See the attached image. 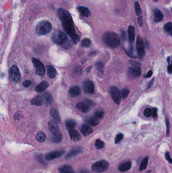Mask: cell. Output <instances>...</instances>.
Here are the masks:
<instances>
[{"instance_id":"obj_1","label":"cell","mask_w":172,"mask_h":173,"mask_svg":"<svg viewBox=\"0 0 172 173\" xmlns=\"http://www.w3.org/2000/svg\"><path fill=\"white\" fill-rule=\"evenodd\" d=\"M58 15L62 22L63 30L72 39L73 43L75 45L77 44L80 40V38L76 33L73 19L70 14L67 10L63 8H60L58 11Z\"/></svg>"},{"instance_id":"obj_2","label":"cell","mask_w":172,"mask_h":173,"mask_svg":"<svg viewBox=\"0 0 172 173\" xmlns=\"http://www.w3.org/2000/svg\"><path fill=\"white\" fill-rule=\"evenodd\" d=\"M52 40L54 43L60 45L65 49H69L73 46V41L65 33L60 30H57L53 33Z\"/></svg>"},{"instance_id":"obj_3","label":"cell","mask_w":172,"mask_h":173,"mask_svg":"<svg viewBox=\"0 0 172 173\" xmlns=\"http://www.w3.org/2000/svg\"><path fill=\"white\" fill-rule=\"evenodd\" d=\"M103 40L106 44L111 48H117L120 45V39L119 35L112 32L105 33L103 36Z\"/></svg>"},{"instance_id":"obj_4","label":"cell","mask_w":172,"mask_h":173,"mask_svg":"<svg viewBox=\"0 0 172 173\" xmlns=\"http://www.w3.org/2000/svg\"><path fill=\"white\" fill-rule=\"evenodd\" d=\"M52 30V25L49 22L43 21L39 22L35 27L36 33L39 36H44L50 33Z\"/></svg>"},{"instance_id":"obj_5","label":"cell","mask_w":172,"mask_h":173,"mask_svg":"<svg viewBox=\"0 0 172 173\" xmlns=\"http://www.w3.org/2000/svg\"><path fill=\"white\" fill-rule=\"evenodd\" d=\"M109 168V163L108 162L105 160H102L93 163L92 166V170L94 173H100L106 171Z\"/></svg>"},{"instance_id":"obj_6","label":"cell","mask_w":172,"mask_h":173,"mask_svg":"<svg viewBox=\"0 0 172 173\" xmlns=\"http://www.w3.org/2000/svg\"><path fill=\"white\" fill-rule=\"evenodd\" d=\"M32 61L36 69L35 73L41 78H43L46 73V68L44 65L41 61L36 58H32Z\"/></svg>"},{"instance_id":"obj_7","label":"cell","mask_w":172,"mask_h":173,"mask_svg":"<svg viewBox=\"0 0 172 173\" xmlns=\"http://www.w3.org/2000/svg\"><path fill=\"white\" fill-rule=\"evenodd\" d=\"M9 77L12 82H18L21 78V75L20 73L19 69L18 66L16 65H14L12 66L9 71Z\"/></svg>"},{"instance_id":"obj_8","label":"cell","mask_w":172,"mask_h":173,"mask_svg":"<svg viewBox=\"0 0 172 173\" xmlns=\"http://www.w3.org/2000/svg\"><path fill=\"white\" fill-rule=\"evenodd\" d=\"M93 105V102L89 100H87L84 102H79L76 105V107L79 110L84 113H88L90 111Z\"/></svg>"},{"instance_id":"obj_9","label":"cell","mask_w":172,"mask_h":173,"mask_svg":"<svg viewBox=\"0 0 172 173\" xmlns=\"http://www.w3.org/2000/svg\"><path fill=\"white\" fill-rule=\"evenodd\" d=\"M136 49L140 58H142L145 55V44L142 38L138 36L136 41Z\"/></svg>"},{"instance_id":"obj_10","label":"cell","mask_w":172,"mask_h":173,"mask_svg":"<svg viewBox=\"0 0 172 173\" xmlns=\"http://www.w3.org/2000/svg\"><path fill=\"white\" fill-rule=\"evenodd\" d=\"M110 94L112 99L117 104H119L121 101V93L118 88L112 87L110 90Z\"/></svg>"},{"instance_id":"obj_11","label":"cell","mask_w":172,"mask_h":173,"mask_svg":"<svg viewBox=\"0 0 172 173\" xmlns=\"http://www.w3.org/2000/svg\"><path fill=\"white\" fill-rule=\"evenodd\" d=\"M64 153H65V151L63 150H56V151L49 152L46 154L44 156V158L47 160H52L59 158L61 157Z\"/></svg>"},{"instance_id":"obj_12","label":"cell","mask_w":172,"mask_h":173,"mask_svg":"<svg viewBox=\"0 0 172 173\" xmlns=\"http://www.w3.org/2000/svg\"><path fill=\"white\" fill-rule=\"evenodd\" d=\"M83 90L86 93L94 94L95 92V87L94 82L90 80L85 81L83 83Z\"/></svg>"},{"instance_id":"obj_13","label":"cell","mask_w":172,"mask_h":173,"mask_svg":"<svg viewBox=\"0 0 172 173\" xmlns=\"http://www.w3.org/2000/svg\"><path fill=\"white\" fill-rule=\"evenodd\" d=\"M141 74V69L138 66H131L128 69V75L130 78H137L140 76Z\"/></svg>"},{"instance_id":"obj_14","label":"cell","mask_w":172,"mask_h":173,"mask_svg":"<svg viewBox=\"0 0 172 173\" xmlns=\"http://www.w3.org/2000/svg\"><path fill=\"white\" fill-rule=\"evenodd\" d=\"M49 128L52 134H55L60 132L59 128L57 122L55 120H51L48 124Z\"/></svg>"},{"instance_id":"obj_15","label":"cell","mask_w":172,"mask_h":173,"mask_svg":"<svg viewBox=\"0 0 172 173\" xmlns=\"http://www.w3.org/2000/svg\"><path fill=\"white\" fill-rule=\"evenodd\" d=\"M69 134L71 140L74 142L78 141L81 138L80 134L75 129H72L69 130Z\"/></svg>"},{"instance_id":"obj_16","label":"cell","mask_w":172,"mask_h":173,"mask_svg":"<svg viewBox=\"0 0 172 173\" xmlns=\"http://www.w3.org/2000/svg\"><path fill=\"white\" fill-rule=\"evenodd\" d=\"M83 150L81 148H75L72 149L66 155L65 158L68 159V158H71L72 157L81 154L83 153Z\"/></svg>"},{"instance_id":"obj_17","label":"cell","mask_w":172,"mask_h":173,"mask_svg":"<svg viewBox=\"0 0 172 173\" xmlns=\"http://www.w3.org/2000/svg\"><path fill=\"white\" fill-rule=\"evenodd\" d=\"M131 165H132V163L130 161L122 163L119 165L118 170L119 171L122 172L127 171L131 168Z\"/></svg>"},{"instance_id":"obj_18","label":"cell","mask_w":172,"mask_h":173,"mask_svg":"<svg viewBox=\"0 0 172 173\" xmlns=\"http://www.w3.org/2000/svg\"><path fill=\"white\" fill-rule=\"evenodd\" d=\"M80 130L82 135L84 136H87L93 132V129L92 127L86 124H84L81 126Z\"/></svg>"},{"instance_id":"obj_19","label":"cell","mask_w":172,"mask_h":173,"mask_svg":"<svg viewBox=\"0 0 172 173\" xmlns=\"http://www.w3.org/2000/svg\"><path fill=\"white\" fill-rule=\"evenodd\" d=\"M60 173H76L74 169L70 165H63L59 169Z\"/></svg>"},{"instance_id":"obj_20","label":"cell","mask_w":172,"mask_h":173,"mask_svg":"<svg viewBox=\"0 0 172 173\" xmlns=\"http://www.w3.org/2000/svg\"><path fill=\"white\" fill-rule=\"evenodd\" d=\"M49 85L47 81H43L35 88V90L38 93L42 92L48 88Z\"/></svg>"},{"instance_id":"obj_21","label":"cell","mask_w":172,"mask_h":173,"mask_svg":"<svg viewBox=\"0 0 172 173\" xmlns=\"http://www.w3.org/2000/svg\"><path fill=\"white\" fill-rule=\"evenodd\" d=\"M69 92L71 96H72L73 97H77L80 94V88L78 86H74L71 88Z\"/></svg>"},{"instance_id":"obj_22","label":"cell","mask_w":172,"mask_h":173,"mask_svg":"<svg viewBox=\"0 0 172 173\" xmlns=\"http://www.w3.org/2000/svg\"><path fill=\"white\" fill-rule=\"evenodd\" d=\"M87 122L92 126H95L97 125L100 122V119L94 114L92 117H89L87 119Z\"/></svg>"},{"instance_id":"obj_23","label":"cell","mask_w":172,"mask_h":173,"mask_svg":"<svg viewBox=\"0 0 172 173\" xmlns=\"http://www.w3.org/2000/svg\"><path fill=\"white\" fill-rule=\"evenodd\" d=\"M62 134L60 132L55 134H53L52 136H51V138H50L51 141L54 143H60L62 141Z\"/></svg>"},{"instance_id":"obj_24","label":"cell","mask_w":172,"mask_h":173,"mask_svg":"<svg viewBox=\"0 0 172 173\" xmlns=\"http://www.w3.org/2000/svg\"><path fill=\"white\" fill-rule=\"evenodd\" d=\"M47 74H48L49 77L51 79H54L57 75V71H56V69L51 65H47Z\"/></svg>"},{"instance_id":"obj_25","label":"cell","mask_w":172,"mask_h":173,"mask_svg":"<svg viewBox=\"0 0 172 173\" xmlns=\"http://www.w3.org/2000/svg\"><path fill=\"white\" fill-rule=\"evenodd\" d=\"M128 36L130 42L133 43L135 41V28L133 26H129L128 30Z\"/></svg>"},{"instance_id":"obj_26","label":"cell","mask_w":172,"mask_h":173,"mask_svg":"<svg viewBox=\"0 0 172 173\" xmlns=\"http://www.w3.org/2000/svg\"><path fill=\"white\" fill-rule=\"evenodd\" d=\"M77 10L80 12V13L84 17H89L90 15V12L87 7L83 6H79L77 7Z\"/></svg>"},{"instance_id":"obj_27","label":"cell","mask_w":172,"mask_h":173,"mask_svg":"<svg viewBox=\"0 0 172 173\" xmlns=\"http://www.w3.org/2000/svg\"><path fill=\"white\" fill-rule=\"evenodd\" d=\"M154 21L156 22H159L163 19L164 15L160 10L156 9L154 10Z\"/></svg>"},{"instance_id":"obj_28","label":"cell","mask_w":172,"mask_h":173,"mask_svg":"<svg viewBox=\"0 0 172 173\" xmlns=\"http://www.w3.org/2000/svg\"><path fill=\"white\" fill-rule=\"evenodd\" d=\"M43 98L41 96H36L33 98L31 101L30 103L33 105L36 106H41L43 105Z\"/></svg>"},{"instance_id":"obj_29","label":"cell","mask_w":172,"mask_h":173,"mask_svg":"<svg viewBox=\"0 0 172 173\" xmlns=\"http://www.w3.org/2000/svg\"><path fill=\"white\" fill-rule=\"evenodd\" d=\"M43 100L47 105H50L53 102V97L49 93H46L43 96Z\"/></svg>"},{"instance_id":"obj_30","label":"cell","mask_w":172,"mask_h":173,"mask_svg":"<svg viewBox=\"0 0 172 173\" xmlns=\"http://www.w3.org/2000/svg\"><path fill=\"white\" fill-rule=\"evenodd\" d=\"M50 114H51V116L54 118L56 122H60L61 121V118L59 115V112H58L57 109H51Z\"/></svg>"},{"instance_id":"obj_31","label":"cell","mask_w":172,"mask_h":173,"mask_svg":"<svg viewBox=\"0 0 172 173\" xmlns=\"http://www.w3.org/2000/svg\"><path fill=\"white\" fill-rule=\"evenodd\" d=\"M164 31L167 33L168 35L172 36V23L171 22H169L166 23L164 25Z\"/></svg>"},{"instance_id":"obj_32","label":"cell","mask_w":172,"mask_h":173,"mask_svg":"<svg viewBox=\"0 0 172 173\" xmlns=\"http://www.w3.org/2000/svg\"><path fill=\"white\" fill-rule=\"evenodd\" d=\"M36 138L39 142H44L46 139V134L42 131H39L36 134Z\"/></svg>"},{"instance_id":"obj_33","label":"cell","mask_w":172,"mask_h":173,"mask_svg":"<svg viewBox=\"0 0 172 173\" xmlns=\"http://www.w3.org/2000/svg\"><path fill=\"white\" fill-rule=\"evenodd\" d=\"M66 127L68 130L74 129L76 126V122L74 120H68L66 122Z\"/></svg>"},{"instance_id":"obj_34","label":"cell","mask_w":172,"mask_h":173,"mask_svg":"<svg viewBox=\"0 0 172 173\" xmlns=\"http://www.w3.org/2000/svg\"><path fill=\"white\" fill-rule=\"evenodd\" d=\"M96 68H97V71H98V75L99 76H102L103 74V69L104 66L103 65L101 62H97L95 65Z\"/></svg>"},{"instance_id":"obj_35","label":"cell","mask_w":172,"mask_h":173,"mask_svg":"<svg viewBox=\"0 0 172 173\" xmlns=\"http://www.w3.org/2000/svg\"><path fill=\"white\" fill-rule=\"evenodd\" d=\"M148 157H144L140 163V169H139L140 171H142L146 169L147 166H148Z\"/></svg>"},{"instance_id":"obj_36","label":"cell","mask_w":172,"mask_h":173,"mask_svg":"<svg viewBox=\"0 0 172 173\" xmlns=\"http://www.w3.org/2000/svg\"><path fill=\"white\" fill-rule=\"evenodd\" d=\"M135 9L136 15H137L138 17L141 16V14H142V11H141L140 4L138 2L135 3Z\"/></svg>"},{"instance_id":"obj_37","label":"cell","mask_w":172,"mask_h":173,"mask_svg":"<svg viewBox=\"0 0 172 173\" xmlns=\"http://www.w3.org/2000/svg\"><path fill=\"white\" fill-rule=\"evenodd\" d=\"M91 44H92V42L88 38L84 39L83 40H82V42H81V45H82V47H85V48H87V47L90 46Z\"/></svg>"},{"instance_id":"obj_38","label":"cell","mask_w":172,"mask_h":173,"mask_svg":"<svg viewBox=\"0 0 172 173\" xmlns=\"http://www.w3.org/2000/svg\"><path fill=\"white\" fill-rule=\"evenodd\" d=\"M95 146L98 149H100L103 148L104 147L105 143L102 140L97 139V140L95 141Z\"/></svg>"},{"instance_id":"obj_39","label":"cell","mask_w":172,"mask_h":173,"mask_svg":"<svg viewBox=\"0 0 172 173\" xmlns=\"http://www.w3.org/2000/svg\"><path fill=\"white\" fill-rule=\"evenodd\" d=\"M143 114L145 117H150L151 115H152V111L149 108H146L144 109Z\"/></svg>"},{"instance_id":"obj_40","label":"cell","mask_w":172,"mask_h":173,"mask_svg":"<svg viewBox=\"0 0 172 173\" xmlns=\"http://www.w3.org/2000/svg\"><path fill=\"white\" fill-rule=\"evenodd\" d=\"M129 90H128V89H123V90L122 91V97L124 99L126 98L127 97L128 95H129Z\"/></svg>"},{"instance_id":"obj_41","label":"cell","mask_w":172,"mask_h":173,"mask_svg":"<svg viewBox=\"0 0 172 173\" xmlns=\"http://www.w3.org/2000/svg\"><path fill=\"white\" fill-rule=\"evenodd\" d=\"M124 138V135L121 133L119 134L116 136V137L115 139V143L116 144L120 142V141H121Z\"/></svg>"},{"instance_id":"obj_42","label":"cell","mask_w":172,"mask_h":173,"mask_svg":"<svg viewBox=\"0 0 172 173\" xmlns=\"http://www.w3.org/2000/svg\"><path fill=\"white\" fill-rule=\"evenodd\" d=\"M23 117V114L19 111L16 112L15 115H14V119L15 120H20L22 119Z\"/></svg>"},{"instance_id":"obj_43","label":"cell","mask_w":172,"mask_h":173,"mask_svg":"<svg viewBox=\"0 0 172 173\" xmlns=\"http://www.w3.org/2000/svg\"><path fill=\"white\" fill-rule=\"evenodd\" d=\"M35 158H36V160H38V162H40L42 164H44L45 163L44 160H43L42 154H36V156H35Z\"/></svg>"},{"instance_id":"obj_44","label":"cell","mask_w":172,"mask_h":173,"mask_svg":"<svg viewBox=\"0 0 172 173\" xmlns=\"http://www.w3.org/2000/svg\"><path fill=\"white\" fill-rule=\"evenodd\" d=\"M166 127H167V136L168 137L169 136L170 134V123H169V119L166 118Z\"/></svg>"},{"instance_id":"obj_45","label":"cell","mask_w":172,"mask_h":173,"mask_svg":"<svg viewBox=\"0 0 172 173\" xmlns=\"http://www.w3.org/2000/svg\"><path fill=\"white\" fill-rule=\"evenodd\" d=\"M151 111H152V115H153V118L156 119V117H157V109L154 107L151 109Z\"/></svg>"},{"instance_id":"obj_46","label":"cell","mask_w":172,"mask_h":173,"mask_svg":"<svg viewBox=\"0 0 172 173\" xmlns=\"http://www.w3.org/2000/svg\"><path fill=\"white\" fill-rule=\"evenodd\" d=\"M165 157L168 162H169V163H172V159L170 155L169 152H167L166 154H165Z\"/></svg>"},{"instance_id":"obj_47","label":"cell","mask_w":172,"mask_h":173,"mask_svg":"<svg viewBox=\"0 0 172 173\" xmlns=\"http://www.w3.org/2000/svg\"><path fill=\"white\" fill-rule=\"evenodd\" d=\"M23 86L25 88H27L30 87L31 85V82L30 80H25L22 83Z\"/></svg>"},{"instance_id":"obj_48","label":"cell","mask_w":172,"mask_h":173,"mask_svg":"<svg viewBox=\"0 0 172 173\" xmlns=\"http://www.w3.org/2000/svg\"><path fill=\"white\" fill-rule=\"evenodd\" d=\"M94 114H95L96 116H97V117L99 118V119H102V117H103V114H104V113L103 111H97V112L94 113Z\"/></svg>"},{"instance_id":"obj_49","label":"cell","mask_w":172,"mask_h":173,"mask_svg":"<svg viewBox=\"0 0 172 173\" xmlns=\"http://www.w3.org/2000/svg\"><path fill=\"white\" fill-rule=\"evenodd\" d=\"M129 62L130 63L131 65H132V66H138V67H140V66L141 65V63L138 62L137 61H133V60H130Z\"/></svg>"},{"instance_id":"obj_50","label":"cell","mask_w":172,"mask_h":173,"mask_svg":"<svg viewBox=\"0 0 172 173\" xmlns=\"http://www.w3.org/2000/svg\"><path fill=\"white\" fill-rule=\"evenodd\" d=\"M168 72L169 74H172V59L171 60V62L169 64V65L168 66Z\"/></svg>"},{"instance_id":"obj_51","label":"cell","mask_w":172,"mask_h":173,"mask_svg":"<svg viewBox=\"0 0 172 173\" xmlns=\"http://www.w3.org/2000/svg\"><path fill=\"white\" fill-rule=\"evenodd\" d=\"M138 24L140 25V27H142L143 25L142 19V17L141 16L138 17Z\"/></svg>"},{"instance_id":"obj_52","label":"cell","mask_w":172,"mask_h":173,"mask_svg":"<svg viewBox=\"0 0 172 173\" xmlns=\"http://www.w3.org/2000/svg\"><path fill=\"white\" fill-rule=\"evenodd\" d=\"M153 75V71H150L148 72V74L145 76V78H151V76Z\"/></svg>"},{"instance_id":"obj_53","label":"cell","mask_w":172,"mask_h":173,"mask_svg":"<svg viewBox=\"0 0 172 173\" xmlns=\"http://www.w3.org/2000/svg\"><path fill=\"white\" fill-rule=\"evenodd\" d=\"M78 173H91L90 172L87 170H84V169H82V170H80L79 171Z\"/></svg>"},{"instance_id":"obj_54","label":"cell","mask_w":172,"mask_h":173,"mask_svg":"<svg viewBox=\"0 0 172 173\" xmlns=\"http://www.w3.org/2000/svg\"><path fill=\"white\" fill-rule=\"evenodd\" d=\"M154 78H153L152 80L151 81V82L149 83V85H148V89L149 88L151 87L152 86H153V84H154Z\"/></svg>"},{"instance_id":"obj_55","label":"cell","mask_w":172,"mask_h":173,"mask_svg":"<svg viewBox=\"0 0 172 173\" xmlns=\"http://www.w3.org/2000/svg\"><path fill=\"white\" fill-rule=\"evenodd\" d=\"M92 66H89V67H88V68H86V71L87 73H89L90 71V70L92 69Z\"/></svg>"},{"instance_id":"obj_56","label":"cell","mask_w":172,"mask_h":173,"mask_svg":"<svg viewBox=\"0 0 172 173\" xmlns=\"http://www.w3.org/2000/svg\"><path fill=\"white\" fill-rule=\"evenodd\" d=\"M87 61V59H82L81 60V62L82 63H84L86 62Z\"/></svg>"},{"instance_id":"obj_57","label":"cell","mask_w":172,"mask_h":173,"mask_svg":"<svg viewBox=\"0 0 172 173\" xmlns=\"http://www.w3.org/2000/svg\"><path fill=\"white\" fill-rule=\"evenodd\" d=\"M153 1H154V2H157V1H158L159 0H153Z\"/></svg>"}]
</instances>
